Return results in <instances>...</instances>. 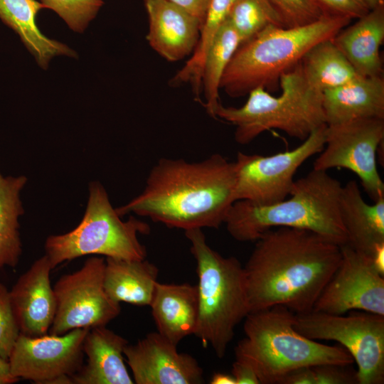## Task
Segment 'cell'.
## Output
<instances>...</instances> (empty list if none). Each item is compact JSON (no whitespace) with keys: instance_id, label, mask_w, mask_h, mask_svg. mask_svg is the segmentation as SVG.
<instances>
[{"instance_id":"ac0fdd59","label":"cell","mask_w":384,"mask_h":384,"mask_svg":"<svg viewBox=\"0 0 384 384\" xmlns=\"http://www.w3.org/2000/svg\"><path fill=\"white\" fill-rule=\"evenodd\" d=\"M128 341L106 326L93 327L82 345L86 363L71 378L74 384H133L124 361Z\"/></svg>"},{"instance_id":"3957f363","label":"cell","mask_w":384,"mask_h":384,"mask_svg":"<svg viewBox=\"0 0 384 384\" xmlns=\"http://www.w3.org/2000/svg\"><path fill=\"white\" fill-rule=\"evenodd\" d=\"M341 188L327 171L313 169L294 181L290 197L282 201L267 206L235 201L224 223L240 242L256 241L268 230L287 227L313 231L341 246L347 243L339 213Z\"/></svg>"},{"instance_id":"e0dca14e","label":"cell","mask_w":384,"mask_h":384,"mask_svg":"<svg viewBox=\"0 0 384 384\" xmlns=\"http://www.w3.org/2000/svg\"><path fill=\"white\" fill-rule=\"evenodd\" d=\"M149 17L146 39L150 46L170 62L193 52L201 29L200 21L169 0H144Z\"/></svg>"},{"instance_id":"f35d334b","label":"cell","mask_w":384,"mask_h":384,"mask_svg":"<svg viewBox=\"0 0 384 384\" xmlns=\"http://www.w3.org/2000/svg\"><path fill=\"white\" fill-rule=\"evenodd\" d=\"M210 384H235L233 375L223 373H215L210 381Z\"/></svg>"},{"instance_id":"74e56055","label":"cell","mask_w":384,"mask_h":384,"mask_svg":"<svg viewBox=\"0 0 384 384\" xmlns=\"http://www.w3.org/2000/svg\"><path fill=\"white\" fill-rule=\"evenodd\" d=\"M372 262L376 270L384 275V245L379 247L371 257Z\"/></svg>"},{"instance_id":"7a4b0ae2","label":"cell","mask_w":384,"mask_h":384,"mask_svg":"<svg viewBox=\"0 0 384 384\" xmlns=\"http://www.w3.org/2000/svg\"><path fill=\"white\" fill-rule=\"evenodd\" d=\"M235 163L220 154L195 162L161 158L142 192L116 211L184 230L218 228L235 201Z\"/></svg>"},{"instance_id":"ab89813d","label":"cell","mask_w":384,"mask_h":384,"mask_svg":"<svg viewBox=\"0 0 384 384\" xmlns=\"http://www.w3.org/2000/svg\"><path fill=\"white\" fill-rule=\"evenodd\" d=\"M369 9H372L378 5L383 4V0H362Z\"/></svg>"},{"instance_id":"1f68e13d","label":"cell","mask_w":384,"mask_h":384,"mask_svg":"<svg viewBox=\"0 0 384 384\" xmlns=\"http://www.w3.org/2000/svg\"><path fill=\"white\" fill-rule=\"evenodd\" d=\"M326 15L358 18L370 9L362 0H314Z\"/></svg>"},{"instance_id":"7c38bea8","label":"cell","mask_w":384,"mask_h":384,"mask_svg":"<svg viewBox=\"0 0 384 384\" xmlns=\"http://www.w3.org/2000/svg\"><path fill=\"white\" fill-rule=\"evenodd\" d=\"M384 139V119L369 118L326 125L325 144L313 169L343 168L360 179L373 201L384 196V183L377 167V151Z\"/></svg>"},{"instance_id":"ba28073f","label":"cell","mask_w":384,"mask_h":384,"mask_svg":"<svg viewBox=\"0 0 384 384\" xmlns=\"http://www.w3.org/2000/svg\"><path fill=\"white\" fill-rule=\"evenodd\" d=\"M98 181L89 185V196L83 218L70 232L50 235L45 242L46 255L52 268L87 255L125 260L146 259V250L139 234L150 232L149 225L131 215L122 220Z\"/></svg>"},{"instance_id":"30bf717a","label":"cell","mask_w":384,"mask_h":384,"mask_svg":"<svg viewBox=\"0 0 384 384\" xmlns=\"http://www.w3.org/2000/svg\"><path fill=\"white\" fill-rule=\"evenodd\" d=\"M326 124L312 132L297 147L270 156L239 151L234 161L236 174L235 200L267 206L287 198L298 169L319 154L325 144Z\"/></svg>"},{"instance_id":"d590c367","label":"cell","mask_w":384,"mask_h":384,"mask_svg":"<svg viewBox=\"0 0 384 384\" xmlns=\"http://www.w3.org/2000/svg\"><path fill=\"white\" fill-rule=\"evenodd\" d=\"M282 384H314L312 366L304 367L289 373Z\"/></svg>"},{"instance_id":"5b68a950","label":"cell","mask_w":384,"mask_h":384,"mask_svg":"<svg viewBox=\"0 0 384 384\" xmlns=\"http://www.w3.org/2000/svg\"><path fill=\"white\" fill-rule=\"evenodd\" d=\"M351 19L326 16L294 28L269 26L240 45L220 84L228 95L242 97L257 87L274 90L281 75L297 65L314 45L332 38Z\"/></svg>"},{"instance_id":"ffe728a7","label":"cell","mask_w":384,"mask_h":384,"mask_svg":"<svg viewBox=\"0 0 384 384\" xmlns=\"http://www.w3.org/2000/svg\"><path fill=\"white\" fill-rule=\"evenodd\" d=\"M322 105L326 125L361 119H384V79L382 75H358L322 92Z\"/></svg>"},{"instance_id":"277c9868","label":"cell","mask_w":384,"mask_h":384,"mask_svg":"<svg viewBox=\"0 0 384 384\" xmlns=\"http://www.w3.org/2000/svg\"><path fill=\"white\" fill-rule=\"evenodd\" d=\"M295 313L283 306L250 312L245 337L235 348V359L249 364L260 384H282L291 372L319 365L348 366L354 361L343 346L310 339L294 328Z\"/></svg>"},{"instance_id":"f1b7e54d","label":"cell","mask_w":384,"mask_h":384,"mask_svg":"<svg viewBox=\"0 0 384 384\" xmlns=\"http://www.w3.org/2000/svg\"><path fill=\"white\" fill-rule=\"evenodd\" d=\"M55 11L74 32L82 33L96 17L103 0H40Z\"/></svg>"},{"instance_id":"9c48e42d","label":"cell","mask_w":384,"mask_h":384,"mask_svg":"<svg viewBox=\"0 0 384 384\" xmlns=\"http://www.w3.org/2000/svg\"><path fill=\"white\" fill-rule=\"evenodd\" d=\"M294 326L315 341L338 342L356 363L358 384L384 383V316L366 311L348 316L311 311L296 314Z\"/></svg>"},{"instance_id":"f546056e","label":"cell","mask_w":384,"mask_h":384,"mask_svg":"<svg viewBox=\"0 0 384 384\" xmlns=\"http://www.w3.org/2000/svg\"><path fill=\"white\" fill-rule=\"evenodd\" d=\"M285 28L304 26L326 15L314 0H268Z\"/></svg>"},{"instance_id":"4fadbf2b","label":"cell","mask_w":384,"mask_h":384,"mask_svg":"<svg viewBox=\"0 0 384 384\" xmlns=\"http://www.w3.org/2000/svg\"><path fill=\"white\" fill-rule=\"evenodd\" d=\"M90 329L64 334L30 336L20 333L8 361L16 378L41 384H73L83 364L84 338Z\"/></svg>"},{"instance_id":"7402d4cb","label":"cell","mask_w":384,"mask_h":384,"mask_svg":"<svg viewBox=\"0 0 384 384\" xmlns=\"http://www.w3.org/2000/svg\"><path fill=\"white\" fill-rule=\"evenodd\" d=\"M360 76H381L380 48L384 40V4L370 9L331 38Z\"/></svg>"},{"instance_id":"d4e9b609","label":"cell","mask_w":384,"mask_h":384,"mask_svg":"<svg viewBox=\"0 0 384 384\" xmlns=\"http://www.w3.org/2000/svg\"><path fill=\"white\" fill-rule=\"evenodd\" d=\"M25 176H4L0 172V270L15 267L22 252L18 218L23 213L20 193Z\"/></svg>"},{"instance_id":"8fae6325","label":"cell","mask_w":384,"mask_h":384,"mask_svg":"<svg viewBox=\"0 0 384 384\" xmlns=\"http://www.w3.org/2000/svg\"><path fill=\"white\" fill-rule=\"evenodd\" d=\"M105 260L91 257L77 271L55 282V315L50 334L61 335L80 328L106 326L120 313V304L104 289Z\"/></svg>"},{"instance_id":"52a82bcc","label":"cell","mask_w":384,"mask_h":384,"mask_svg":"<svg viewBox=\"0 0 384 384\" xmlns=\"http://www.w3.org/2000/svg\"><path fill=\"white\" fill-rule=\"evenodd\" d=\"M279 85L282 92L279 96L257 87L248 93L247 100L240 107L219 103L215 117L235 127V140L240 144H249L272 129L304 141L315 129L326 124L322 92L308 82L299 63L281 75Z\"/></svg>"},{"instance_id":"44dd1931","label":"cell","mask_w":384,"mask_h":384,"mask_svg":"<svg viewBox=\"0 0 384 384\" xmlns=\"http://www.w3.org/2000/svg\"><path fill=\"white\" fill-rule=\"evenodd\" d=\"M149 306L157 332L174 344L195 334L198 318L197 285L157 282Z\"/></svg>"},{"instance_id":"603a6c76","label":"cell","mask_w":384,"mask_h":384,"mask_svg":"<svg viewBox=\"0 0 384 384\" xmlns=\"http://www.w3.org/2000/svg\"><path fill=\"white\" fill-rule=\"evenodd\" d=\"M42 9H46L45 6L36 0H0V20L18 34L38 65L46 69L54 57L77 58V53L41 32L36 18Z\"/></svg>"},{"instance_id":"484cf974","label":"cell","mask_w":384,"mask_h":384,"mask_svg":"<svg viewBox=\"0 0 384 384\" xmlns=\"http://www.w3.org/2000/svg\"><path fill=\"white\" fill-rule=\"evenodd\" d=\"M299 64L308 82L321 92L343 85L358 75L331 38L311 47Z\"/></svg>"},{"instance_id":"4316f807","label":"cell","mask_w":384,"mask_h":384,"mask_svg":"<svg viewBox=\"0 0 384 384\" xmlns=\"http://www.w3.org/2000/svg\"><path fill=\"white\" fill-rule=\"evenodd\" d=\"M241 44L240 38L228 19L222 24L210 46L203 65L201 85L208 113L215 117L223 75Z\"/></svg>"},{"instance_id":"8d00e7d4","label":"cell","mask_w":384,"mask_h":384,"mask_svg":"<svg viewBox=\"0 0 384 384\" xmlns=\"http://www.w3.org/2000/svg\"><path fill=\"white\" fill-rule=\"evenodd\" d=\"M19 380L11 373L9 361L0 356V384H12Z\"/></svg>"},{"instance_id":"9a60e30c","label":"cell","mask_w":384,"mask_h":384,"mask_svg":"<svg viewBox=\"0 0 384 384\" xmlns=\"http://www.w3.org/2000/svg\"><path fill=\"white\" fill-rule=\"evenodd\" d=\"M177 345L152 332L134 344H127L124 356L137 384H201L203 370L197 360L180 353Z\"/></svg>"},{"instance_id":"e575fe53","label":"cell","mask_w":384,"mask_h":384,"mask_svg":"<svg viewBox=\"0 0 384 384\" xmlns=\"http://www.w3.org/2000/svg\"><path fill=\"white\" fill-rule=\"evenodd\" d=\"M171 3L181 8L201 23L205 16L209 0H169Z\"/></svg>"},{"instance_id":"d6a6232c","label":"cell","mask_w":384,"mask_h":384,"mask_svg":"<svg viewBox=\"0 0 384 384\" xmlns=\"http://www.w3.org/2000/svg\"><path fill=\"white\" fill-rule=\"evenodd\" d=\"M339 365H319L312 366L314 384H353L358 383L356 372Z\"/></svg>"},{"instance_id":"83f0119b","label":"cell","mask_w":384,"mask_h":384,"mask_svg":"<svg viewBox=\"0 0 384 384\" xmlns=\"http://www.w3.org/2000/svg\"><path fill=\"white\" fill-rule=\"evenodd\" d=\"M227 19L238 33L241 44L269 26L284 27L268 0H235Z\"/></svg>"},{"instance_id":"836d02e7","label":"cell","mask_w":384,"mask_h":384,"mask_svg":"<svg viewBox=\"0 0 384 384\" xmlns=\"http://www.w3.org/2000/svg\"><path fill=\"white\" fill-rule=\"evenodd\" d=\"M231 375L235 384H260L252 368L242 361L235 359L232 364Z\"/></svg>"},{"instance_id":"2e32d148","label":"cell","mask_w":384,"mask_h":384,"mask_svg":"<svg viewBox=\"0 0 384 384\" xmlns=\"http://www.w3.org/2000/svg\"><path fill=\"white\" fill-rule=\"evenodd\" d=\"M51 270L45 255L36 260L9 290L12 309L23 334L43 336L52 325L56 300L50 279Z\"/></svg>"},{"instance_id":"6da1fadb","label":"cell","mask_w":384,"mask_h":384,"mask_svg":"<svg viewBox=\"0 0 384 384\" xmlns=\"http://www.w3.org/2000/svg\"><path fill=\"white\" fill-rule=\"evenodd\" d=\"M341 245L313 231L264 233L243 267L250 312L283 306L310 312L341 260Z\"/></svg>"},{"instance_id":"4dcf8cb0","label":"cell","mask_w":384,"mask_h":384,"mask_svg":"<svg viewBox=\"0 0 384 384\" xmlns=\"http://www.w3.org/2000/svg\"><path fill=\"white\" fill-rule=\"evenodd\" d=\"M20 334L9 295V290L0 283V356L9 358Z\"/></svg>"},{"instance_id":"d6986e66","label":"cell","mask_w":384,"mask_h":384,"mask_svg":"<svg viewBox=\"0 0 384 384\" xmlns=\"http://www.w3.org/2000/svg\"><path fill=\"white\" fill-rule=\"evenodd\" d=\"M339 213L347 236V244L370 257L384 245V196L369 204L363 199L354 180L342 186Z\"/></svg>"},{"instance_id":"cb8c5ba5","label":"cell","mask_w":384,"mask_h":384,"mask_svg":"<svg viewBox=\"0 0 384 384\" xmlns=\"http://www.w3.org/2000/svg\"><path fill=\"white\" fill-rule=\"evenodd\" d=\"M158 275V267L146 259L106 257L104 289L116 302L149 306Z\"/></svg>"},{"instance_id":"8992f818","label":"cell","mask_w":384,"mask_h":384,"mask_svg":"<svg viewBox=\"0 0 384 384\" xmlns=\"http://www.w3.org/2000/svg\"><path fill=\"white\" fill-rule=\"evenodd\" d=\"M198 278V318L194 335L223 358L236 326L250 313L244 267L235 257L212 249L200 228L185 230Z\"/></svg>"},{"instance_id":"5bb4252c","label":"cell","mask_w":384,"mask_h":384,"mask_svg":"<svg viewBox=\"0 0 384 384\" xmlns=\"http://www.w3.org/2000/svg\"><path fill=\"white\" fill-rule=\"evenodd\" d=\"M341 249V262L312 311L337 315L362 311L384 316L383 276L370 257L348 244Z\"/></svg>"}]
</instances>
